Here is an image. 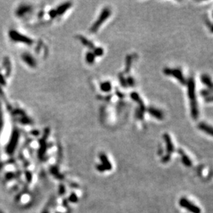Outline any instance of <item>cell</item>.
<instances>
[{
	"label": "cell",
	"mask_w": 213,
	"mask_h": 213,
	"mask_svg": "<svg viewBox=\"0 0 213 213\" xmlns=\"http://www.w3.org/2000/svg\"><path fill=\"white\" fill-rule=\"evenodd\" d=\"M188 97L190 101V106H191L192 117L194 119L198 118L199 111L197 108V104L196 101L195 95V84L194 81L192 78H190L188 82Z\"/></svg>",
	"instance_id": "1"
},
{
	"label": "cell",
	"mask_w": 213,
	"mask_h": 213,
	"mask_svg": "<svg viewBox=\"0 0 213 213\" xmlns=\"http://www.w3.org/2000/svg\"><path fill=\"white\" fill-rule=\"evenodd\" d=\"M110 13H111V12H110V10L109 9H108V8L104 9L103 11H102L101 13L100 14L98 19L95 22V24L92 26V27L91 28V31L93 32H97L100 26H101V24L109 17Z\"/></svg>",
	"instance_id": "2"
},
{
	"label": "cell",
	"mask_w": 213,
	"mask_h": 213,
	"mask_svg": "<svg viewBox=\"0 0 213 213\" xmlns=\"http://www.w3.org/2000/svg\"><path fill=\"white\" fill-rule=\"evenodd\" d=\"M165 75H170V76H173L177 79L180 83L182 84H186V81L185 78H184L183 74H182L181 71L179 69H173V68H166L163 71Z\"/></svg>",
	"instance_id": "3"
},
{
	"label": "cell",
	"mask_w": 213,
	"mask_h": 213,
	"mask_svg": "<svg viewBox=\"0 0 213 213\" xmlns=\"http://www.w3.org/2000/svg\"><path fill=\"white\" fill-rule=\"evenodd\" d=\"M179 205L182 208L187 209L189 212L192 213H201V209L186 198H182L180 199Z\"/></svg>",
	"instance_id": "4"
},
{
	"label": "cell",
	"mask_w": 213,
	"mask_h": 213,
	"mask_svg": "<svg viewBox=\"0 0 213 213\" xmlns=\"http://www.w3.org/2000/svg\"><path fill=\"white\" fill-rule=\"evenodd\" d=\"M100 159L101 161V166H103L105 171H110L112 169V165L109 161H108V157L104 153H101L99 155Z\"/></svg>",
	"instance_id": "5"
},
{
	"label": "cell",
	"mask_w": 213,
	"mask_h": 213,
	"mask_svg": "<svg viewBox=\"0 0 213 213\" xmlns=\"http://www.w3.org/2000/svg\"><path fill=\"white\" fill-rule=\"evenodd\" d=\"M163 137H164L166 143L167 152H168L167 155H169V156H171V153L174 152V149H175V148H174V145L173 144V142H172L171 137H170L168 135L165 134Z\"/></svg>",
	"instance_id": "6"
},
{
	"label": "cell",
	"mask_w": 213,
	"mask_h": 213,
	"mask_svg": "<svg viewBox=\"0 0 213 213\" xmlns=\"http://www.w3.org/2000/svg\"><path fill=\"white\" fill-rule=\"evenodd\" d=\"M148 111L151 115L153 116L155 118L158 119H163V113L161 110L151 107L150 108H148Z\"/></svg>",
	"instance_id": "7"
},
{
	"label": "cell",
	"mask_w": 213,
	"mask_h": 213,
	"mask_svg": "<svg viewBox=\"0 0 213 213\" xmlns=\"http://www.w3.org/2000/svg\"><path fill=\"white\" fill-rule=\"evenodd\" d=\"M179 153L181 154V157H182V162L183 163V164L186 166H188V167H190L191 166H192V161H190V159H189V157H188L187 155H186L185 153H184L183 152V150H179Z\"/></svg>",
	"instance_id": "8"
},
{
	"label": "cell",
	"mask_w": 213,
	"mask_h": 213,
	"mask_svg": "<svg viewBox=\"0 0 213 213\" xmlns=\"http://www.w3.org/2000/svg\"><path fill=\"white\" fill-rule=\"evenodd\" d=\"M50 172L52 174V175L54 176L55 178L58 179H63V176L59 172V170L56 166H51L50 168Z\"/></svg>",
	"instance_id": "9"
},
{
	"label": "cell",
	"mask_w": 213,
	"mask_h": 213,
	"mask_svg": "<svg viewBox=\"0 0 213 213\" xmlns=\"http://www.w3.org/2000/svg\"><path fill=\"white\" fill-rule=\"evenodd\" d=\"M199 128L200 130L204 131L205 132L208 133V134H209V135H212V128H211L210 126H209L208 125L204 124V123H201V124L199 125Z\"/></svg>",
	"instance_id": "10"
},
{
	"label": "cell",
	"mask_w": 213,
	"mask_h": 213,
	"mask_svg": "<svg viewBox=\"0 0 213 213\" xmlns=\"http://www.w3.org/2000/svg\"><path fill=\"white\" fill-rule=\"evenodd\" d=\"M201 79V81H203V83H204L205 85H206L207 86L210 88V89H212V81H211L210 78L208 75H203Z\"/></svg>",
	"instance_id": "11"
},
{
	"label": "cell",
	"mask_w": 213,
	"mask_h": 213,
	"mask_svg": "<svg viewBox=\"0 0 213 213\" xmlns=\"http://www.w3.org/2000/svg\"><path fill=\"white\" fill-rule=\"evenodd\" d=\"M79 39H80L81 42H82L83 44V45H85V46H86L87 47H89V48H95V46H94L93 43H91V42H90V41L88 40L87 39H86V38L83 37H81V36L79 37Z\"/></svg>",
	"instance_id": "12"
},
{
	"label": "cell",
	"mask_w": 213,
	"mask_h": 213,
	"mask_svg": "<svg viewBox=\"0 0 213 213\" xmlns=\"http://www.w3.org/2000/svg\"><path fill=\"white\" fill-rule=\"evenodd\" d=\"M101 89L102 91L105 92V93L109 92L111 90V84H110V82L102 83L101 84Z\"/></svg>",
	"instance_id": "13"
},
{
	"label": "cell",
	"mask_w": 213,
	"mask_h": 213,
	"mask_svg": "<svg viewBox=\"0 0 213 213\" xmlns=\"http://www.w3.org/2000/svg\"><path fill=\"white\" fill-rule=\"evenodd\" d=\"M86 61L90 64H92V63H94V61H95V55L93 53H89L86 57Z\"/></svg>",
	"instance_id": "14"
},
{
	"label": "cell",
	"mask_w": 213,
	"mask_h": 213,
	"mask_svg": "<svg viewBox=\"0 0 213 213\" xmlns=\"http://www.w3.org/2000/svg\"><path fill=\"white\" fill-rule=\"evenodd\" d=\"M68 201L71 203H76L78 201V197H77L76 194H75L74 192H73V193L69 196Z\"/></svg>",
	"instance_id": "15"
},
{
	"label": "cell",
	"mask_w": 213,
	"mask_h": 213,
	"mask_svg": "<svg viewBox=\"0 0 213 213\" xmlns=\"http://www.w3.org/2000/svg\"><path fill=\"white\" fill-rule=\"evenodd\" d=\"M15 177V173H12V172H9V173H6L5 175V179L7 180V181H11Z\"/></svg>",
	"instance_id": "16"
},
{
	"label": "cell",
	"mask_w": 213,
	"mask_h": 213,
	"mask_svg": "<svg viewBox=\"0 0 213 213\" xmlns=\"http://www.w3.org/2000/svg\"><path fill=\"white\" fill-rule=\"evenodd\" d=\"M25 176H26V179L28 183H30L32 181V175L31 173V172L30 171H26L25 172Z\"/></svg>",
	"instance_id": "17"
},
{
	"label": "cell",
	"mask_w": 213,
	"mask_h": 213,
	"mask_svg": "<svg viewBox=\"0 0 213 213\" xmlns=\"http://www.w3.org/2000/svg\"><path fill=\"white\" fill-rule=\"evenodd\" d=\"M59 193L60 195H63L65 193V186L63 184H60L59 186Z\"/></svg>",
	"instance_id": "18"
},
{
	"label": "cell",
	"mask_w": 213,
	"mask_h": 213,
	"mask_svg": "<svg viewBox=\"0 0 213 213\" xmlns=\"http://www.w3.org/2000/svg\"><path fill=\"white\" fill-rule=\"evenodd\" d=\"M95 50V52H94V55H96L97 56H101V55L104 53L103 49L100 48H96L95 50Z\"/></svg>",
	"instance_id": "19"
},
{
	"label": "cell",
	"mask_w": 213,
	"mask_h": 213,
	"mask_svg": "<svg viewBox=\"0 0 213 213\" xmlns=\"http://www.w3.org/2000/svg\"><path fill=\"white\" fill-rule=\"evenodd\" d=\"M126 82L128 83L129 85L131 86H134V84H135L134 79H133L132 78V77H129V78L128 79V80H127Z\"/></svg>",
	"instance_id": "20"
},
{
	"label": "cell",
	"mask_w": 213,
	"mask_h": 213,
	"mask_svg": "<svg viewBox=\"0 0 213 213\" xmlns=\"http://www.w3.org/2000/svg\"><path fill=\"white\" fill-rule=\"evenodd\" d=\"M63 206L64 207L68 206V200L67 199H64L63 201Z\"/></svg>",
	"instance_id": "21"
},
{
	"label": "cell",
	"mask_w": 213,
	"mask_h": 213,
	"mask_svg": "<svg viewBox=\"0 0 213 213\" xmlns=\"http://www.w3.org/2000/svg\"><path fill=\"white\" fill-rule=\"evenodd\" d=\"M42 213H49V212H48V211H47V210H45Z\"/></svg>",
	"instance_id": "22"
},
{
	"label": "cell",
	"mask_w": 213,
	"mask_h": 213,
	"mask_svg": "<svg viewBox=\"0 0 213 213\" xmlns=\"http://www.w3.org/2000/svg\"><path fill=\"white\" fill-rule=\"evenodd\" d=\"M0 213H4V212H3V211H2V210H0Z\"/></svg>",
	"instance_id": "23"
},
{
	"label": "cell",
	"mask_w": 213,
	"mask_h": 213,
	"mask_svg": "<svg viewBox=\"0 0 213 213\" xmlns=\"http://www.w3.org/2000/svg\"><path fill=\"white\" fill-rule=\"evenodd\" d=\"M56 213H61V212H56Z\"/></svg>",
	"instance_id": "24"
}]
</instances>
